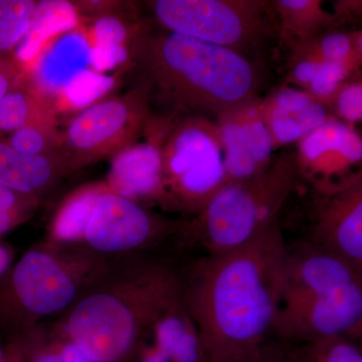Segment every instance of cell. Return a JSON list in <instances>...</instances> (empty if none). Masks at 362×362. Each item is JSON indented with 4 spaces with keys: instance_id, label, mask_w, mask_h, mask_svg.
<instances>
[{
    "instance_id": "6da1fadb",
    "label": "cell",
    "mask_w": 362,
    "mask_h": 362,
    "mask_svg": "<svg viewBox=\"0 0 362 362\" xmlns=\"http://www.w3.org/2000/svg\"><path fill=\"white\" fill-rule=\"evenodd\" d=\"M285 257L277 223L245 246L207 254L178 272L181 296L201 334L206 362H239L269 342Z\"/></svg>"
},
{
    "instance_id": "7a4b0ae2",
    "label": "cell",
    "mask_w": 362,
    "mask_h": 362,
    "mask_svg": "<svg viewBox=\"0 0 362 362\" xmlns=\"http://www.w3.org/2000/svg\"><path fill=\"white\" fill-rule=\"evenodd\" d=\"M128 58L152 114L173 122L188 117L216 120L259 98L263 86L258 61L143 23L133 32Z\"/></svg>"
},
{
    "instance_id": "3957f363",
    "label": "cell",
    "mask_w": 362,
    "mask_h": 362,
    "mask_svg": "<svg viewBox=\"0 0 362 362\" xmlns=\"http://www.w3.org/2000/svg\"><path fill=\"white\" fill-rule=\"evenodd\" d=\"M178 285V272L161 262L113 259L54 326L94 362H132L152 319Z\"/></svg>"
},
{
    "instance_id": "277c9868",
    "label": "cell",
    "mask_w": 362,
    "mask_h": 362,
    "mask_svg": "<svg viewBox=\"0 0 362 362\" xmlns=\"http://www.w3.org/2000/svg\"><path fill=\"white\" fill-rule=\"evenodd\" d=\"M110 263L85 246L35 245L0 279V325L20 337L65 313Z\"/></svg>"
},
{
    "instance_id": "5b68a950",
    "label": "cell",
    "mask_w": 362,
    "mask_h": 362,
    "mask_svg": "<svg viewBox=\"0 0 362 362\" xmlns=\"http://www.w3.org/2000/svg\"><path fill=\"white\" fill-rule=\"evenodd\" d=\"M298 181L293 159H273L257 177L226 183L201 213L183 223L180 233L194 239L209 255L245 246L279 223V214Z\"/></svg>"
},
{
    "instance_id": "8992f818",
    "label": "cell",
    "mask_w": 362,
    "mask_h": 362,
    "mask_svg": "<svg viewBox=\"0 0 362 362\" xmlns=\"http://www.w3.org/2000/svg\"><path fill=\"white\" fill-rule=\"evenodd\" d=\"M147 6L164 30L225 47L252 61H258L267 45L279 40L272 1L156 0Z\"/></svg>"
},
{
    "instance_id": "52a82bcc",
    "label": "cell",
    "mask_w": 362,
    "mask_h": 362,
    "mask_svg": "<svg viewBox=\"0 0 362 362\" xmlns=\"http://www.w3.org/2000/svg\"><path fill=\"white\" fill-rule=\"evenodd\" d=\"M162 169L173 211L194 216L226 183L223 150L213 119L176 122L161 147Z\"/></svg>"
},
{
    "instance_id": "ba28073f",
    "label": "cell",
    "mask_w": 362,
    "mask_h": 362,
    "mask_svg": "<svg viewBox=\"0 0 362 362\" xmlns=\"http://www.w3.org/2000/svg\"><path fill=\"white\" fill-rule=\"evenodd\" d=\"M153 117L144 92L137 87L97 102L59 129L54 156L68 175L77 173L137 142Z\"/></svg>"
},
{
    "instance_id": "9c48e42d",
    "label": "cell",
    "mask_w": 362,
    "mask_h": 362,
    "mask_svg": "<svg viewBox=\"0 0 362 362\" xmlns=\"http://www.w3.org/2000/svg\"><path fill=\"white\" fill-rule=\"evenodd\" d=\"M182 225L107 189L98 197L83 246L108 259L137 256L178 235Z\"/></svg>"
},
{
    "instance_id": "30bf717a",
    "label": "cell",
    "mask_w": 362,
    "mask_h": 362,
    "mask_svg": "<svg viewBox=\"0 0 362 362\" xmlns=\"http://www.w3.org/2000/svg\"><path fill=\"white\" fill-rule=\"evenodd\" d=\"M310 235L307 242L362 274L361 171L313 185Z\"/></svg>"
},
{
    "instance_id": "8fae6325",
    "label": "cell",
    "mask_w": 362,
    "mask_h": 362,
    "mask_svg": "<svg viewBox=\"0 0 362 362\" xmlns=\"http://www.w3.org/2000/svg\"><path fill=\"white\" fill-rule=\"evenodd\" d=\"M274 331L284 342L350 338L362 331V285L334 294L279 300Z\"/></svg>"
},
{
    "instance_id": "7c38bea8",
    "label": "cell",
    "mask_w": 362,
    "mask_h": 362,
    "mask_svg": "<svg viewBox=\"0 0 362 362\" xmlns=\"http://www.w3.org/2000/svg\"><path fill=\"white\" fill-rule=\"evenodd\" d=\"M173 125L154 117L145 141L133 143L112 157L105 180L110 192L146 207L157 204L173 211L164 185L161 147Z\"/></svg>"
},
{
    "instance_id": "4fadbf2b",
    "label": "cell",
    "mask_w": 362,
    "mask_h": 362,
    "mask_svg": "<svg viewBox=\"0 0 362 362\" xmlns=\"http://www.w3.org/2000/svg\"><path fill=\"white\" fill-rule=\"evenodd\" d=\"M259 100L235 107L214 120L223 150L226 183L252 180L273 161L275 150L262 118Z\"/></svg>"
},
{
    "instance_id": "5bb4252c",
    "label": "cell",
    "mask_w": 362,
    "mask_h": 362,
    "mask_svg": "<svg viewBox=\"0 0 362 362\" xmlns=\"http://www.w3.org/2000/svg\"><path fill=\"white\" fill-rule=\"evenodd\" d=\"M293 160L299 180L312 185L342 180L361 168V136L356 127L330 116L297 143Z\"/></svg>"
},
{
    "instance_id": "9a60e30c",
    "label": "cell",
    "mask_w": 362,
    "mask_h": 362,
    "mask_svg": "<svg viewBox=\"0 0 362 362\" xmlns=\"http://www.w3.org/2000/svg\"><path fill=\"white\" fill-rule=\"evenodd\" d=\"M362 285V274L342 259L303 240L286 246L280 300L334 294Z\"/></svg>"
},
{
    "instance_id": "2e32d148",
    "label": "cell",
    "mask_w": 362,
    "mask_h": 362,
    "mask_svg": "<svg viewBox=\"0 0 362 362\" xmlns=\"http://www.w3.org/2000/svg\"><path fill=\"white\" fill-rule=\"evenodd\" d=\"M259 111L274 150L297 144L331 116L327 107L309 93L291 86L277 88L261 98Z\"/></svg>"
},
{
    "instance_id": "e0dca14e",
    "label": "cell",
    "mask_w": 362,
    "mask_h": 362,
    "mask_svg": "<svg viewBox=\"0 0 362 362\" xmlns=\"http://www.w3.org/2000/svg\"><path fill=\"white\" fill-rule=\"evenodd\" d=\"M144 338L173 362H206L201 334L181 296L180 282L157 311Z\"/></svg>"
},
{
    "instance_id": "ac0fdd59",
    "label": "cell",
    "mask_w": 362,
    "mask_h": 362,
    "mask_svg": "<svg viewBox=\"0 0 362 362\" xmlns=\"http://www.w3.org/2000/svg\"><path fill=\"white\" fill-rule=\"evenodd\" d=\"M66 175L54 156H26L0 139V185L40 199Z\"/></svg>"
},
{
    "instance_id": "d6986e66",
    "label": "cell",
    "mask_w": 362,
    "mask_h": 362,
    "mask_svg": "<svg viewBox=\"0 0 362 362\" xmlns=\"http://www.w3.org/2000/svg\"><path fill=\"white\" fill-rule=\"evenodd\" d=\"M279 25V40L290 49L332 30L341 21L323 8L320 0L272 1Z\"/></svg>"
},
{
    "instance_id": "ffe728a7",
    "label": "cell",
    "mask_w": 362,
    "mask_h": 362,
    "mask_svg": "<svg viewBox=\"0 0 362 362\" xmlns=\"http://www.w3.org/2000/svg\"><path fill=\"white\" fill-rule=\"evenodd\" d=\"M107 189L105 181H95L71 192L52 216L45 240L54 244L83 246L86 226L98 197Z\"/></svg>"
},
{
    "instance_id": "44dd1931",
    "label": "cell",
    "mask_w": 362,
    "mask_h": 362,
    "mask_svg": "<svg viewBox=\"0 0 362 362\" xmlns=\"http://www.w3.org/2000/svg\"><path fill=\"white\" fill-rule=\"evenodd\" d=\"M76 23L77 11L74 4L63 1L39 2L30 28L11 58L23 70L25 64L37 57L49 35L74 28Z\"/></svg>"
},
{
    "instance_id": "7402d4cb",
    "label": "cell",
    "mask_w": 362,
    "mask_h": 362,
    "mask_svg": "<svg viewBox=\"0 0 362 362\" xmlns=\"http://www.w3.org/2000/svg\"><path fill=\"white\" fill-rule=\"evenodd\" d=\"M54 116V103L30 86L25 76L23 82L0 100V139H6L28 124Z\"/></svg>"
},
{
    "instance_id": "603a6c76",
    "label": "cell",
    "mask_w": 362,
    "mask_h": 362,
    "mask_svg": "<svg viewBox=\"0 0 362 362\" xmlns=\"http://www.w3.org/2000/svg\"><path fill=\"white\" fill-rule=\"evenodd\" d=\"M361 30L354 33L328 30L293 47L292 54L313 57L325 63H349L361 66Z\"/></svg>"
},
{
    "instance_id": "cb8c5ba5",
    "label": "cell",
    "mask_w": 362,
    "mask_h": 362,
    "mask_svg": "<svg viewBox=\"0 0 362 362\" xmlns=\"http://www.w3.org/2000/svg\"><path fill=\"white\" fill-rule=\"evenodd\" d=\"M278 362H362L361 346L350 338H332L321 341L281 345Z\"/></svg>"
},
{
    "instance_id": "d4e9b609",
    "label": "cell",
    "mask_w": 362,
    "mask_h": 362,
    "mask_svg": "<svg viewBox=\"0 0 362 362\" xmlns=\"http://www.w3.org/2000/svg\"><path fill=\"white\" fill-rule=\"evenodd\" d=\"M33 0H0V57H11L25 37L37 9Z\"/></svg>"
},
{
    "instance_id": "484cf974",
    "label": "cell",
    "mask_w": 362,
    "mask_h": 362,
    "mask_svg": "<svg viewBox=\"0 0 362 362\" xmlns=\"http://www.w3.org/2000/svg\"><path fill=\"white\" fill-rule=\"evenodd\" d=\"M58 134V120L54 116L28 124L4 140L26 156H54Z\"/></svg>"
},
{
    "instance_id": "4316f807",
    "label": "cell",
    "mask_w": 362,
    "mask_h": 362,
    "mask_svg": "<svg viewBox=\"0 0 362 362\" xmlns=\"http://www.w3.org/2000/svg\"><path fill=\"white\" fill-rule=\"evenodd\" d=\"M358 69L349 63H323L305 90L328 109L337 90Z\"/></svg>"
},
{
    "instance_id": "83f0119b",
    "label": "cell",
    "mask_w": 362,
    "mask_h": 362,
    "mask_svg": "<svg viewBox=\"0 0 362 362\" xmlns=\"http://www.w3.org/2000/svg\"><path fill=\"white\" fill-rule=\"evenodd\" d=\"M328 110H332L335 119L356 127L362 120L361 78H352L337 90Z\"/></svg>"
},
{
    "instance_id": "f1b7e54d",
    "label": "cell",
    "mask_w": 362,
    "mask_h": 362,
    "mask_svg": "<svg viewBox=\"0 0 362 362\" xmlns=\"http://www.w3.org/2000/svg\"><path fill=\"white\" fill-rule=\"evenodd\" d=\"M40 204L39 197L21 194L0 185V211L23 214L32 218Z\"/></svg>"
},
{
    "instance_id": "f546056e",
    "label": "cell",
    "mask_w": 362,
    "mask_h": 362,
    "mask_svg": "<svg viewBox=\"0 0 362 362\" xmlns=\"http://www.w3.org/2000/svg\"><path fill=\"white\" fill-rule=\"evenodd\" d=\"M23 78L25 74L11 57H0V100Z\"/></svg>"
},
{
    "instance_id": "4dcf8cb0",
    "label": "cell",
    "mask_w": 362,
    "mask_h": 362,
    "mask_svg": "<svg viewBox=\"0 0 362 362\" xmlns=\"http://www.w3.org/2000/svg\"><path fill=\"white\" fill-rule=\"evenodd\" d=\"M132 362H173L160 349L146 338H143Z\"/></svg>"
},
{
    "instance_id": "1f68e13d",
    "label": "cell",
    "mask_w": 362,
    "mask_h": 362,
    "mask_svg": "<svg viewBox=\"0 0 362 362\" xmlns=\"http://www.w3.org/2000/svg\"><path fill=\"white\" fill-rule=\"evenodd\" d=\"M280 352L281 346L268 342L258 351L239 362H278Z\"/></svg>"
},
{
    "instance_id": "d6a6232c",
    "label": "cell",
    "mask_w": 362,
    "mask_h": 362,
    "mask_svg": "<svg viewBox=\"0 0 362 362\" xmlns=\"http://www.w3.org/2000/svg\"><path fill=\"white\" fill-rule=\"evenodd\" d=\"M28 220H30V218L23 214L0 211V238Z\"/></svg>"
},
{
    "instance_id": "836d02e7",
    "label": "cell",
    "mask_w": 362,
    "mask_h": 362,
    "mask_svg": "<svg viewBox=\"0 0 362 362\" xmlns=\"http://www.w3.org/2000/svg\"><path fill=\"white\" fill-rule=\"evenodd\" d=\"M14 250L9 245L0 242V279L8 272L14 263Z\"/></svg>"
},
{
    "instance_id": "e575fe53",
    "label": "cell",
    "mask_w": 362,
    "mask_h": 362,
    "mask_svg": "<svg viewBox=\"0 0 362 362\" xmlns=\"http://www.w3.org/2000/svg\"><path fill=\"white\" fill-rule=\"evenodd\" d=\"M4 362H25L20 340L13 338L8 349L4 352Z\"/></svg>"
},
{
    "instance_id": "d590c367",
    "label": "cell",
    "mask_w": 362,
    "mask_h": 362,
    "mask_svg": "<svg viewBox=\"0 0 362 362\" xmlns=\"http://www.w3.org/2000/svg\"><path fill=\"white\" fill-rule=\"evenodd\" d=\"M4 352L0 350V362H4Z\"/></svg>"
}]
</instances>
